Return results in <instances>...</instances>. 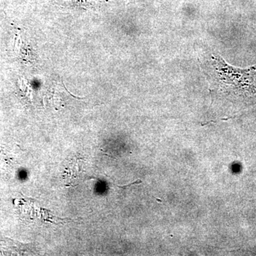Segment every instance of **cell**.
<instances>
[{"label":"cell","instance_id":"obj_1","mask_svg":"<svg viewBox=\"0 0 256 256\" xmlns=\"http://www.w3.org/2000/svg\"><path fill=\"white\" fill-rule=\"evenodd\" d=\"M156 200H158V202H160V203H162V201L160 200H158V198H156Z\"/></svg>","mask_w":256,"mask_h":256}]
</instances>
